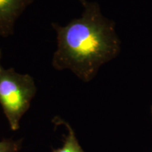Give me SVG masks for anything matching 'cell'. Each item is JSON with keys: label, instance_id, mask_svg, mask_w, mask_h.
I'll return each instance as SVG.
<instances>
[{"label": "cell", "instance_id": "5b68a950", "mask_svg": "<svg viewBox=\"0 0 152 152\" xmlns=\"http://www.w3.org/2000/svg\"><path fill=\"white\" fill-rule=\"evenodd\" d=\"M22 140L12 138L3 139L0 141V152H20L22 147Z\"/></svg>", "mask_w": 152, "mask_h": 152}, {"label": "cell", "instance_id": "3957f363", "mask_svg": "<svg viewBox=\"0 0 152 152\" xmlns=\"http://www.w3.org/2000/svg\"><path fill=\"white\" fill-rule=\"evenodd\" d=\"M34 0H0V36L8 37L14 33L16 20Z\"/></svg>", "mask_w": 152, "mask_h": 152}, {"label": "cell", "instance_id": "52a82bcc", "mask_svg": "<svg viewBox=\"0 0 152 152\" xmlns=\"http://www.w3.org/2000/svg\"><path fill=\"white\" fill-rule=\"evenodd\" d=\"M151 113H152V108H151Z\"/></svg>", "mask_w": 152, "mask_h": 152}, {"label": "cell", "instance_id": "6da1fadb", "mask_svg": "<svg viewBox=\"0 0 152 152\" xmlns=\"http://www.w3.org/2000/svg\"><path fill=\"white\" fill-rule=\"evenodd\" d=\"M78 1L83 7L80 18L66 26L52 23L57 40L52 64L56 71L69 70L82 81L89 83L101 66L118 55L121 42L115 23L103 16L97 3Z\"/></svg>", "mask_w": 152, "mask_h": 152}, {"label": "cell", "instance_id": "277c9868", "mask_svg": "<svg viewBox=\"0 0 152 152\" xmlns=\"http://www.w3.org/2000/svg\"><path fill=\"white\" fill-rule=\"evenodd\" d=\"M53 123L64 125L67 129V134L64 137V144L62 147L54 149L52 152H85L81 147L75 131L69 123L59 117L54 118Z\"/></svg>", "mask_w": 152, "mask_h": 152}, {"label": "cell", "instance_id": "7a4b0ae2", "mask_svg": "<svg viewBox=\"0 0 152 152\" xmlns=\"http://www.w3.org/2000/svg\"><path fill=\"white\" fill-rule=\"evenodd\" d=\"M37 93L33 77L17 73L13 68L0 73V105L11 130L20 128L23 116L29 109Z\"/></svg>", "mask_w": 152, "mask_h": 152}, {"label": "cell", "instance_id": "8992f818", "mask_svg": "<svg viewBox=\"0 0 152 152\" xmlns=\"http://www.w3.org/2000/svg\"><path fill=\"white\" fill-rule=\"evenodd\" d=\"M1 50L0 49V73H1V70H2L3 67L1 66Z\"/></svg>", "mask_w": 152, "mask_h": 152}]
</instances>
